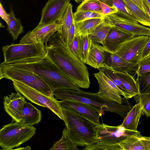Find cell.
I'll return each mask as SVG.
<instances>
[{
    "label": "cell",
    "instance_id": "cell-1",
    "mask_svg": "<svg viewBox=\"0 0 150 150\" xmlns=\"http://www.w3.org/2000/svg\"><path fill=\"white\" fill-rule=\"evenodd\" d=\"M48 43L47 56L79 88H88L91 82L85 64L73 53L58 32Z\"/></svg>",
    "mask_w": 150,
    "mask_h": 150
},
{
    "label": "cell",
    "instance_id": "cell-2",
    "mask_svg": "<svg viewBox=\"0 0 150 150\" xmlns=\"http://www.w3.org/2000/svg\"><path fill=\"white\" fill-rule=\"evenodd\" d=\"M2 63L8 67L24 70L38 75L48 85L53 92L63 89L80 90L79 87L62 72L47 56L9 64Z\"/></svg>",
    "mask_w": 150,
    "mask_h": 150
},
{
    "label": "cell",
    "instance_id": "cell-3",
    "mask_svg": "<svg viewBox=\"0 0 150 150\" xmlns=\"http://www.w3.org/2000/svg\"><path fill=\"white\" fill-rule=\"evenodd\" d=\"M56 99L61 100H77L90 105L100 111L103 115L104 112L116 113L124 118L132 109V106L127 99L122 104L106 99L100 96L98 93L63 89L53 92Z\"/></svg>",
    "mask_w": 150,
    "mask_h": 150
},
{
    "label": "cell",
    "instance_id": "cell-4",
    "mask_svg": "<svg viewBox=\"0 0 150 150\" xmlns=\"http://www.w3.org/2000/svg\"><path fill=\"white\" fill-rule=\"evenodd\" d=\"M62 108L69 136L77 146L88 147L98 142L97 123L74 110Z\"/></svg>",
    "mask_w": 150,
    "mask_h": 150
},
{
    "label": "cell",
    "instance_id": "cell-5",
    "mask_svg": "<svg viewBox=\"0 0 150 150\" xmlns=\"http://www.w3.org/2000/svg\"><path fill=\"white\" fill-rule=\"evenodd\" d=\"M36 129L33 126L17 122L4 125L0 130L1 150H11L19 146L30 139Z\"/></svg>",
    "mask_w": 150,
    "mask_h": 150
},
{
    "label": "cell",
    "instance_id": "cell-6",
    "mask_svg": "<svg viewBox=\"0 0 150 150\" xmlns=\"http://www.w3.org/2000/svg\"><path fill=\"white\" fill-rule=\"evenodd\" d=\"M2 51L4 58L3 62L5 64L43 57L47 54L46 46L41 42L29 44H12L3 46Z\"/></svg>",
    "mask_w": 150,
    "mask_h": 150
},
{
    "label": "cell",
    "instance_id": "cell-7",
    "mask_svg": "<svg viewBox=\"0 0 150 150\" xmlns=\"http://www.w3.org/2000/svg\"><path fill=\"white\" fill-rule=\"evenodd\" d=\"M15 81L31 87L45 95L55 98L48 85L38 75L28 71L0 64V79Z\"/></svg>",
    "mask_w": 150,
    "mask_h": 150
},
{
    "label": "cell",
    "instance_id": "cell-8",
    "mask_svg": "<svg viewBox=\"0 0 150 150\" xmlns=\"http://www.w3.org/2000/svg\"><path fill=\"white\" fill-rule=\"evenodd\" d=\"M12 82L16 92L20 93L31 102L50 109L64 122L62 108L57 99L51 98L18 81H12Z\"/></svg>",
    "mask_w": 150,
    "mask_h": 150
},
{
    "label": "cell",
    "instance_id": "cell-9",
    "mask_svg": "<svg viewBox=\"0 0 150 150\" xmlns=\"http://www.w3.org/2000/svg\"><path fill=\"white\" fill-rule=\"evenodd\" d=\"M103 18L112 28L131 34L134 36H150V28L141 25L136 20L118 11L105 16Z\"/></svg>",
    "mask_w": 150,
    "mask_h": 150
},
{
    "label": "cell",
    "instance_id": "cell-10",
    "mask_svg": "<svg viewBox=\"0 0 150 150\" xmlns=\"http://www.w3.org/2000/svg\"><path fill=\"white\" fill-rule=\"evenodd\" d=\"M149 38L145 35L134 36L120 45L113 52L129 62L138 64Z\"/></svg>",
    "mask_w": 150,
    "mask_h": 150
},
{
    "label": "cell",
    "instance_id": "cell-11",
    "mask_svg": "<svg viewBox=\"0 0 150 150\" xmlns=\"http://www.w3.org/2000/svg\"><path fill=\"white\" fill-rule=\"evenodd\" d=\"M93 75L99 84L98 93L100 96L120 104L132 98L129 94L121 89L102 72L99 71Z\"/></svg>",
    "mask_w": 150,
    "mask_h": 150
},
{
    "label": "cell",
    "instance_id": "cell-12",
    "mask_svg": "<svg viewBox=\"0 0 150 150\" xmlns=\"http://www.w3.org/2000/svg\"><path fill=\"white\" fill-rule=\"evenodd\" d=\"M139 132L125 129L121 125L110 126L104 123L98 124L97 138L98 142L109 144H118L127 137Z\"/></svg>",
    "mask_w": 150,
    "mask_h": 150
},
{
    "label": "cell",
    "instance_id": "cell-13",
    "mask_svg": "<svg viewBox=\"0 0 150 150\" xmlns=\"http://www.w3.org/2000/svg\"><path fill=\"white\" fill-rule=\"evenodd\" d=\"M60 25L57 22L41 26H37L21 39L19 43L29 44L41 42L47 45L52 36L59 30Z\"/></svg>",
    "mask_w": 150,
    "mask_h": 150
},
{
    "label": "cell",
    "instance_id": "cell-14",
    "mask_svg": "<svg viewBox=\"0 0 150 150\" xmlns=\"http://www.w3.org/2000/svg\"><path fill=\"white\" fill-rule=\"evenodd\" d=\"M71 0H48L43 8L38 26L56 22L66 10Z\"/></svg>",
    "mask_w": 150,
    "mask_h": 150
},
{
    "label": "cell",
    "instance_id": "cell-15",
    "mask_svg": "<svg viewBox=\"0 0 150 150\" xmlns=\"http://www.w3.org/2000/svg\"><path fill=\"white\" fill-rule=\"evenodd\" d=\"M59 103L62 108L74 110L96 123H100L99 118L103 114L97 109L90 105L72 100H61L59 101Z\"/></svg>",
    "mask_w": 150,
    "mask_h": 150
},
{
    "label": "cell",
    "instance_id": "cell-16",
    "mask_svg": "<svg viewBox=\"0 0 150 150\" xmlns=\"http://www.w3.org/2000/svg\"><path fill=\"white\" fill-rule=\"evenodd\" d=\"M24 98L18 92L4 97V110L16 122H19L21 120L23 106L27 102Z\"/></svg>",
    "mask_w": 150,
    "mask_h": 150
},
{
    "label": "cell",
    "instance_id": "cell-17",
    "mask_svg": "<svg viewBox=\"0 0 150 150\" xmlns=\"http://www.w3.org/2000/svg\"><path fill=\"white\" fill-rule=\"evenodd\" d=\"M106 52L107 57L104 66L115 71L136 74L138 64L125 60L114 52Z\"/></svg>",
    "mask_w": 150,
    "mask_h": 150
},
{
    "label": "cell",
    "instance_id": "cell-18",
    "mask_svg": "<svg viewBox=\"0 0 150 150\" xmlns=\"http://www.w3.org/2000/svg\"><path fill=\"white\" fill-rule=\"evenodd\" d=\"M118 144L123 150H150V137L140 132L127 137Z\"/></svg>",
    "mask_w": 150,
    "mask_h": 150
},
{
    "label": "cell",
    "instance_id": "cell-19",
    "mask_svg": "<svg viewBox=\"0 0 150 150\" xmlns=\"http://www.w3.org/2000/svg\"><path fill=\"white\" fill-rule=\"evenodd\" d=\"M133 37L131 34L112 28L106 38L104 45L102 46V47L106 51L113 52L120 45Z\"/></svg>",
    "mask_w": 150,
    "mask_h": 150
},
{
    "label": "cell",
    "instance_id": "cell-20",
    "mask_svg": "<svg viewBox=\"0 0 150 150\" xmlns=\"http://www.w3.org/2000/svg\"><path fill=\"white\" fill-rule=\"evenodd\" d=\"M106 52L102 46L92 42L88 53L86 64L98 69L104 66Z\"/></svg>",
    "mask_w": 150,
    "mask_h": 150
},
{
    "label": "cell",
    "instance_id": "cell-21",
    "mask_svg": "<svg viewBox=\"0 0 150 150\" xmlns=\"http://www.w3.org/2000/svg\"><path fill=\"white\" fill-rule=\"evenodd\" d=\"M72 7V5L71 3H69L63 15L56 22L60 25L59 29L57 32L68 46L69 31L74 21Z\"/></svg>",
    "mask_w": 150,
    "mask_h": 150
},
{
    "label": "cell",
    "instance_id": "cell-22",
    "mask_svg": "<svg viewBox=\"0 0 150 150\" xmlns=\"http://www.w3.org/2000/svg\"><path fill=\"white\" fill-rule=\"evenodd\" d=\"M41 111L30 103L26 102L23 106L20 122L30 126L36 125L41 121Z\"/></svg>",
    "mask_w": 150,
    "mask_h": 150
},
{
    "label": "cell",
    "instance_id": "cell-23",
    "mask_svg": "<svg viewBox=\"0 0 150 150\" xmlns=\"http://www.w3.org/2000/svg\"><path fill=\"white\" fill-rule=\"evenodd\" d=\"M142 115L143 112L141 105L139 103H137L124 118L121 126L127 130L137 131L139 121Z\"/></svg>",
    "mask_w": 150,
    "mask_h": 150
},
{
    "label": "cell",
    "instance_id": "cell-24",
    "mask_svg": "<svg viewBox=\"0 0 150 150\" xmlns=\"http://www.w3.org/2000/svg\"><path fill=\"white\" fill-rule=\"evenodd\" d=\"M104 21L103 18H95L75 23V35H89Z\"/></svg>",
    "mask_w": 150,
    "mask_h": 150
},
{
    "label": "cell",
    "instance_id": "cell-25",
    "mask_svg": "<svg viewBox=\"0 0 150 150\" xmlns=\"http://www.w3.org/2000/svg\"><path fill=\"white\" fill-rule=\"evenodd\" d=\"M115 71L122 81L126 92L132 98L140 93L137 83L133 76L127 73Z\"/></svg>",
    "mask_w": 150,
    "mask_h": 150
},
{
    "label": "cell",
    "instance_id": "cell-26",
    "mask_svg": "<svg viewBox=\"0 0 150 150\" xmlns=\"http://www.w3.org/2000/svg\"><path fill=\"white\" fill-rule=\"evenodd\" d=\"M128 8L141 24L150 28V16L131 0H123Z\"/></svg>",
    "mask_w": 150,
    "mask_h": 150
},
{
    "label": "cell",
    "instance_id": "cell-27",
    "mask_svg": "<svg viewBox=\"0 0 150 150\" xmlns=\"http://www.w3.org/2000/svg\"><path fill=\"white\" fill-rule=\"evenodd\" d=\"M112 28L110 24L105 21L97 28L93 34L89 35L92 42L100 43L103 46L106 38Z\"/></svg>",
    "mask_w": 150,
    "mask_h": 150
},
{
    "label": "cell",
    "instance_id": "cell-28",
    "mask_svg": "<svg viewBox=\"0 0 150 150\" xmlns=\"http://www.w3.org/2000/svg\"><path fill=\"white\" fill-rule=\"evenodd\" d=\"M50 150H79V149L70 137L67 129L64 128L63 130L61 139L54 143Z\"/></svg>",
    "mask_w": 150,
    "mask_h": 150
},
{
    "label": "cell",
    "instance_id": "cell-29",
    "mask_svg": "<svg viewBox=\"0 0 150 150\" xmlns=\"http://www.w3.org/2000/svg\"><path fill=\"white\" fill-rule=\"evenodd\" d=\"M9 14V19L7 23V29L14 41L23 33V27L20 20L15 17L12 8L10 11Z\"/></svg>",
    "mask_w": 150,
    "mask_h": 150
},
{
    "label": "cell",
    "instance_id": "cell-30",
    "mask_svg": "<svg viewBox=\"0 0 150 150\" xmlns=\"http://www.w3.org/2000/svg\"><path fill=\"white\" fill-rule=\"evenodd\" d=\"M100 0L110 6L115 8L117 9L118 11L125 14L137 21L136 18L129 9L123 0Z\"/></svg>",
    "mask_w": 150,
    "mask_h": 150
},
{
    "label": "cell",
    "instance_id": "cell-31",
    "mask_svg": "<svg viewBox=\"0 0 150 150\" xmlns=\"http://www.w3.org/2000/svg\"><path fill=\"white\" fill-rule=\"evenodd\" d=\"M75 23L85 20L95 18H103L101 14L89 11H76L73 13Z\"/></svg>",
    "mask_w": 150,
    "mask_h": 150
},
{
    "label": "cell",
    "instance_id": "cell-32",
    "mask_svg": "<svg viewBox=\"0 0 150 150\" xmlns=\"http://www.w3.org/2000/svg\"><path fill=\"white\" fill-rule=\"evenodd\" d=\"M79 36L80 42V59L86 64L92 41L89 35Z\"/></svg>",
    "mask_w": 150,
    "mask_h": 150
},
{
    "label": "cell",
    "instance_id": "cell-33",
    "mask_svg": "<svg viewBox=\"0 0 150 150\" xmlns=\"http://www.w3.org/2000/svg\"><path fill=\"white\" fill-rule=\"evenodd\" d=\"M100 0H83L76 11H89L99 13L101 10Z\"/></svg>",
    "mask_w": 150,
    "mask_h": 150
},
{
    "label": "cell",
    "instance_id": "cell-34",
    "mask_svg": "<svg viewBox=\"0 0 150 150\" xmlns=\"http://www.w3.org/2000/svg\"><path fill=\"white\" fill-rule=\"evenodd\" d=\"M134 97L141 105L143 115L148 117H150V93H139Z\"/></svg>",
    "mask_w": 150,
    "mask_h": 150
},
{
    "label": "cell",
    "instance_id": "cell-35",
    "mask_svg": "<svg viewBox=\"0 0 150 150\" xmlns=\"http://www.w3.org/2000/svg\"><path fill=\"white\" fill-rule=\"evenodd\" d=\"M98 69L99 71L102 72L122 91L126 92L122 81L114 70L105 66Z\"/></svg>",
    "mask_w": 150,
    "mask_h": 150
},
{
    "label": "cell",
    "instance_id": "cell-36",
    "mask_svg": "<svg viewBox=\"0 0 150 150\" xmlns=\"http://www.w3.org/2000/svg\"><path fill=\"white\" fill-rule=\"evenodd\" d=\"M136 80L140 93H150V72L137 76Z\"/></svg>",
    "mask_w": 150,
    "mask_h": 150
},
{
    "label": "cell",
    "instance_id": "cell-37",
    "mask_svg": "<svg viewBox=\"0 0 150 150\" xmlns=\"http://www.w3.org/2000/svg\"><path fill=\"white\" fill-rule=\"evenodd\" d=\"M83 150H122L118 144H109L98 142Z\"/></svg>",
    "mask_w": 150,
    "mask_h": 150
},
{
    "label": "cell",
    "instance_id": "cell-38",
    "mask_svg": "<svg viewBox=\"0 0 150 150\" xmlns=\"http://www.w3.org/2000/svg\"><path fill=\"white\" fill-rule=\"evenodd\" d=\"M149 72H150V54L139 62L136 74L138 76Z\"/></svg>",
    "mask_w": 150,
    "mask_h": 150
},
{
    "label": "cell",
    "instance_id": "cell-39",
    "mask_svg": "<svg viewBox=\"0 0 150 150\" xmlns=\"http://www.w3.org/2000/svg\"><path fill=\"white\" fill-rule=\"evenodd\" d=\"M69 47L73 53L80 59V36L75 35L73 40L69 45Z\"/></svg>",
    "mask_w": 150,
    "mask_h": 150
},
{
    "label": "cell",
    "instance_id": "cell-40",
    "mask_svg": "<svg viewBox=\"0 0 150 150\" xmlns=\"http://www.w3.org/2000/svg\"><path fill=\"white\" fill-rule=\"evenodd\" d=\"M101 10L98 13L104 16L118 11L117 9L113 6H110L100 1Z\"/></svg>",
    "mask_w": 150,
    "mask_h": 150
},
{
    "label": "cell",
    "instance_id": "cell-41",
    "mask_svg": "<svg viewBox=\"0 0 150 150\" xmlns=\"http://www.w3.org/2000/svg\"><path fill=\"white\" fill-rule=\"evenodd\" d=\"M0 16L7 24L9 19L10 14L7 13L5 11L1 1L0 3Z\"/></svg>",
    "mask_w": 150,
    "mask_h": 150
},
{
    "label": "cell",
    "instance_id": "cell-42",
    "mask_svg": "<svg viewBox=\"0 0 150 150\" xmlns=\"http://www.w3.org/2000/svg\"><path fill=\"white\" fill-rule=\"evenodd\" d=\"M75 23L74 21L70 29L69 35V45L73 40L75 36Z\"/></svg>",
    "mask_w": 150,
    "mask_h": 150
},
{
    "label": "cell",
    "instance_id": "cell-43",
    "mask_svg": "<svg viewBox=\"0 0 150 150\" xmlns=\"http://www.w3.org/2000/svg\"><path fill=\"white\" fill-rule=\"evenodd\" d=\"M150 54V36L144 50L141 59Z\"/></svg>",
    "mask_w": 150,
    "mask_h": 150
},
{
    "label": "cell",
    "instance_id": "cell-44",
    "mask_svg": "<svg viewBox=\"0 0 150 150\" xmlns=\"http://www.w3.org/2000/svg\"><path fill=\"white\" fill-rule=\"evenodd\" d=\"M142 4L145 12L150 16V4L146 0H142Z\"/></svg>",
    "mask_w": 150,
    "mask_h": 150
},
{
    "label": "cell",
    "instance_id": "cell-45",
    "mask_svg": "<svg viewBox=\"0 0 150 150\" xmlns=\"http://www.w3.org/2000/svg\"><path fill=\"white\" fill-rule=\"evenodd\" d=\"M137 6H139L144 11V10L142 4L143 0H131Z\"/></svg>",
    "mask_w": 150,
    "mask_h": 150
},
{
    "label": "cell",
    "instance_id": "cell-46",
    "mask_svg": "<svg viewBox=\"0 0 150 150\" xmlns=\"http://www.w3.org/2000/svg\"><path fill=\"white\" fill-rule=\"evenodd\" d=\"M16 149H20V150H31V147L29 146H27L26 147H20Z\"/></svg>",
    "mask_w": 150,
    "mask_h": 150
},
{
    "label": "cell",
    "instance_id": "cell-47",
    "mask_svg": "<svg viewBox=\"0 0 150 150\" xmlns=\"http://www.w3.org/2000/svg\"><path fill=\"white\" fill-rule=\"evenodd\" d=\"M76 2L78 3L81 2L83 0H74Z\"/></svg>",
    "mask_w": 150,
    "mask_h": 150
},
{
    "label": "cell",
    "instance_id": "cell-48",
    "mask_svg": "<svg viewBox=\"0 0 150 150\" xmlns=\"http://www.w3.org/2000/svg\"><path fill=\"white\" fill-rule=\"evenodd\" d=\"M150 4V0H146Z\"/></svg>",
    "mask_w": 150,
    "mask_h": 150
}]
</instances>
